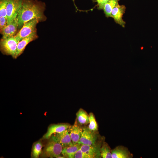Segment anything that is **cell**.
I'll use <instances>...</instances> for the list:
<instances>
[{
	"label": "cell",
	"mask_w": 158,
	"mask_h": 158,
	"mask_svg": "<svg viewBox=\"0 0 158 158\" xmlns=\"http://www.w3.org/2000/svg\"><path fill=\"white\" fill-rule=\"evenodd\" d=\"M45 8L44 4L41 1L23 0L22 7L16 18L18 27L21 28L24 23L34 18L40 21L45 20V17L44 14Z\"/></svg>",
	"instance_id": "6da1fadb"
},
{
	"label": "cell",
	"mask_w": 158,
	"mask_h": 158,
	"mask_svg": "<svg viewBox=\"0 0 158 158\" xmlns=\"http://www.w3.org/2000/svg\"><path fill=\"white\" fill-rule=\"evenodd\" d=\"M63 149L54 136L52 135L42 152L41 157L44 158H56L60 155Z\"/></svg>",
	"instance_id": "7a4b0ae2"
},
{
	"label": "cell",
	"mask_w": 158,
	"mask_h": 158,
	"mask_svg": "<svg viewBox=\"0 0 158 158\" xmlns=\"http://www.w3.org/2000/svg\"><path fill=\"white\" fill-rule=\"evenodd\" d=\"M19 42L14 36L6 39H1L0 42V51L3 54L11 56L14 59Z\"/></svg>",
	"instance_id": "3957f363"
},
{
	"label": "cell",
	"mask_w": 158,
	"mask_h": 158,
	"mask_svg": "<svg viewBox=\"0 0 158 158\" xmlns=\"http://www.w3.org/2000/svg\"><path fill=\"white\" fill-rule=\"evenodd\" d=\"M22 3L23 0H8L6 10L7 25L16 18Z\"/></svg>",
	"instance_id": "277c9868"
},
{
	"label": "cell",
	"mask_w": 158,
	"mask_h": 158,
	"mask_svg": "<svg viewBox=\"0 0 158 158\" xmlns=\"http://www.w3.org/2000/svg\"><path fill=\"white\" fill-rule=\"evenodd\" d=\"M40 21L38 19L34 18L25 22L14 36L15 38L19 42L24 38L36 31L37 25Z\"/></svg>",
	"instance_id": "5b68a950"
},
{
	"label": "cell",
	"mask_w": 158,
	"mask_h": 158,
	"mask_svg": "<svg viewBox=\"0 0 158 158\" xmlns=\"http://www.w3.org/2000/svg\"><path fill=\"white\" fill-rule=\"evenodd\" d=\"M102 143L100 142L91 145H82L80 149L88 156L89 158H101L100 148Z\"/></svg>",
	"instance_id": "8992f818"
},
{
	"label": "cell",
	"mask_w": 158,
	"mask_h": 158,
	"mask_svg": "<svg viewBox=\"0 0 158 158\" xmlns=\"http://www.w3.org/2000/svg\"><path fill=\"white\" fill-rule=\"evenodd\" d=\"M94 132L90 130L88 127L83 128L81 136L78 143L88 145L95 143L97 138Z\"/></svg>",
	"instance_id": "52a82bcc"
},
{
	"label": "cell",
	"mask_w": 158,
	"mask_h": 158,
	"mask_svg": "<svg viewBox=\"0 0 158 158\" xmlns=\"http://www.w3.org/2000/svg\"><path fill=\"white\" fill-rule=\"evenodd\" d=\"M126 7L124 5H120L118 3L113 8L111 13V17L116 23L123 27H125L126 22L122 19L123 14L125 13Z\"/></svg>",
	"instance_id": "ba28073f"
},
{
	"label": "cell",
	"mask_w": 158,
	"mask_h": 158,
	"mask_svg": "<svg viewBox=\"0 0 158 158\" xmlns=\"http://www.w3.org/2000/svg\"><path fill=\"white\" fill-rule=\"evenodd\" d=\"M38 37L36 30L20 41L17 45L16 51L14 59H16L23 52L26 47L30 42Z\"/></svg>",
	"instance_id": "9c48e42d"
},
{
	"label": "cell",
	"mask_w": 158,
	"mask_h": 158,
	"mask_svg": "<svg viewBox=\"0 0 158 158\" xmlns=\"http://www.w3.org/2000/svg\"><path fill=\"white\" fill-rule=\"evenodd\" d=\"M18 27V22L16 18L0 31L2 35L1 39H5L15 36L16 35Z\"/></svg>",
	"instance_id": "30bf717a"
},
{
	"label": "cell",
	"mask_w": 158,
	"mask_h": 158,
	"mask_svg": "<svg viewBox=\"0 0 158 158\" xmlns=\"http://www.w3.org/2000/svg\"><path fill=\"white\" fill-rule=\"evenodd\" d=\"M71 127L70 125L67 123L52 125L48 127L47 132L44 135L42 138L48 139L53 134L62 132L70 129Z\"/></svg>",
	"instance_id": "8fae6325"
},
{
	"label": "cell",
	"mask_w": 158,
	"mask_h": 158,
	"mask_svg": "<svg viewBox=\"0 0 158 158\" xmlns=\"http://www.w3.org/2000/svg\"><path fill=\"white\" fill-rule=\"evenodd\" d=\"M80 125L76 119L74 124L69 129L70 137L73 145L78 143L81 137L83 128Z\"/></svg>",
	"instance_id": "7c38bea8"
},
{
	"label": "cell",
	"mask_w": 158,
	"mask_h": 158,
	"mask_svg": "<svg viewBox=\"0 0 158 158\" xmlns=\"http://www.w3.org/2000/svg\"><path fill=\"white\" fill-rule=\"evenodd\" d=\"M112 158H132L133 154L128 149L123 145H118L111 150Z\"/></svg>",
	"instance_id": "4fadbf2b"
},
{
	"label": "cell",
	"mask_w": 158,
	"mask_h": 158,
	"mask_svg": "<svg viewBox=\"0 0 158 158\" xmlns=\"http://www.w3.org/2000/svg\"><path fill=\"white\" fill-rule=\"evenodd\" d=\"M69 129L54 135L63 148L73 145L70 137Z\"/></svg>",
	"instance_id": "5bb4252c"
},
{
	"label": "cell",
	"mask_w": 158,
	"mask_h": 158,
	"mask_svg": "<svg viewBox=\"0 0 158 158\" xmlns=\"http://www.w3.org/2000/svg\"><path fill=\"white\" fill-rule=\"evenodd\" d=\"M81 145L78 143L63 148L61 153L65 158H74L75 154L80 148Z\"/></svg>",
	"instance_id": "9a60e30c"
},
{
	"label": "cell",
	"mask_w": 158,
	"mask_h": 158,
	"mask_svg": "<svg viewBox=\"0 0 158 158\" xmlns=\"http://www.w3.org/2000/svg\"><path fill=\"white\" fill-rule=\"evenodd\" d=\"M78 122L81 125H86L89 123V115L83 109L80 108L76 114Z\"/></svg>",
	"instance_id": "2e32d148"
},
{
	"label": "cell",
	"mask_w": 158,
	"mask_h": 158,
	"mask_svg": "<svg viewBox=\"0 0 158 158\" xmlns=\"http://www.w3.org/2000/svg\"><path fill=\"white\" fill-rule=\"evenodd\" d=\"M119 0H109L105 4L103 10L106 17H111V13L113 8L118 3Z\"/></svg>",
	"instance_id": "e0dca14e"
},
{
	"label": "cell",
	"mask_w": 158,
	"mask_h": 158,
	"mask_svg": "<svg viewBox=\"0 0 158 158\" xmlns=\"http://www.w3.org/2000/svg\"><path fill=\"white\" fill-rule=\"evenodd\" d=\"M111 150L109 145L106 142H103L100 148L101 157L112 158Z\"/></svg>",
	"instance_id": "ac0fdd59"
},
{
	"label": "cell",
	"mask_w": 158,
	"mask_h": 158,
	"mask_svg": "<svg viewBox=\"0 0 158 158\" xmlns=\"http://www.w3.org/2000/svg\"><path fill=\"white\" fill-rule=\"evenodd\" d=\"M42 144L41 141H38L34 143L32 149L31 157L33 158H38L42 153Z\"/></svg>",
	"instance_id": "d6986e66"
},
{
	"label": "cell",
	"mask_w": 158,
	"mask_h": 158,
	"mask_svg": "<svg viewBox=\"0 0 158 158\" xmlns=\"http://www.w3.org/2000/svg\"><path fill=\"white\" fill-rule=\"evenodd\" d=\"M89 115V123L88 128L90 130L96 131L98 130V126L95 116L92 113H90Z\"/></svg>",
	"instance_id": "ffe728a7"
},
{
	"label": "cell",
	"mask_w": 158,
	"mask_h": 158,
	"mask_svg": "<svg viewBox=\"0 0 158 158\" xmlns=\"http://www.w3.org/2000/svg\"><path fill=\"white\" fill-rule=\"evenodd\" d=\"M8 0H0V17L6 18V7Z\"/></svg>",
	"instance_id": "44dd1931"
},
{
	"label": "cell",
	"mask_w": 158,
	"mask_h": 158,
	"mask_svg": "<svg viewBox=\"0 0 158 158\" xmlns=\"http://www.w3.org/2000/svg\"><path fill=\"white\" fill-rule=\"evenodd\" d=\"M74 158H89V157L80 148L75 154Z\"/></svg>",
	"instance_id": "7402d4cb"
},
{
	"label": "cell",
	"mask_w": 158,
	"mask_h": 158,
	"mask_svg": "<svg viewBox=\"0 0 158 158\" xmlns=\"http://www.w3.org/2000/svg\"><path fill=\"white\" fill-rule=\"evenodd\" d=\"M109 0H96L97 3V8L99 10L103 9L106 3Z\"/></svg>",
	"instance_id": "603a6c76"
},
{
	"label": "cell",
	"mask_w": 158,
	"mask_h": 158,
	"mask_svg": "<svg viewBox=\"0 0 158 158\" xmlns=\"http://www.w3.org/2000/svg\"><path fill=\"white\" fill-rule=\"evenodd\" d=\"M7 20L6 18L4 17H0V29L1 30L7 25Z\"/></svg>",
	"instance_id": "cb8c5ba5"
},
{
	"label": "cell",
	"mask_w": 158,
	"mask_h": 158,
	"mask_svg": "<svg viewBox=\"0 0 158 158\" xmlns=\"http://www.w3.org/2000/svg\"><path fill=\"white\" fill-rule=\"evenodd\" d=\"M56 158H65V157L63 156H61V155H60V156L57 157Z\"/></svg>",
	"instance_id": "d4e9b609"
},
{
	"label": "cell",
	"mask_w": 158,
	"mask_h": 158,
	"mask_svg": "<svg viewBox=\"0 0 158 158\" xmlns=\"http://www.w3.org/2000/svg\"><path fill=\"white\" fill-rule=\"evenodd\" d=\"M73 0L74 2V1H75V0Z\"/></svg>",
	"instance_id": "484cf974"
}]
</instances>
